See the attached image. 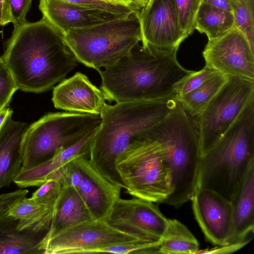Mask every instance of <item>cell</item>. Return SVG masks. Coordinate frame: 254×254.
I'll return each mask as SVG.
<instances>
[{
	"instance_id": "e575fe53",
	"label": "cell",
	"mask_w": 254,
	"mask_h": 254,
	"mask_svg": "<svg viewBox=\"0 0 254 254\" xmlns=\"http://www.w3.org/2000/svg\"><path fill=\"white\" fill-rule=\"evenodd\" d=\"M13 23L7 0H0V25Z\"/></svg>"
},
{
	"instance_id": "44dd1931",
	"label": "cell",
	"mask_w": 254,
	"mask_h": 254,
	"mask_svg": "<svg viewBox=\"0 0 254 254\" xmlns=\"http://www.w3.org/2000/svg\"><path fill=\"white\" fill-rule=\"evenodd\" d=\"M63 185V188L55 203L50 228L42 241L50 238L72 225L95 219L75 189L69 185Z\"/></svg>"
},
{
	"instance_id": "5bb4252c",
	"label": "cell",
	"mask_w": 254,
	"mask_h": 254,
	"mask_svg": "<svg viewBox=\"0 0 254 254\" xmlns=\"http://www.w3.org/2000/svg\"><path fill=\"white\" fill-rule=\"evenodd\" d=\"M142 45L179 48L187 38L181 29L174 0H149L138 15Z\"/></svg>"
},
{
	"instance_id": "8d00e7d4",
	"label": "cell",
	"mask_w": 254,
	"mask_h": 254,
	"mask_svg": "<svg viewBox=\"0 0 254 254\" xmlns=\"http://www.w3.org/2000/svg\"><path fill=\"white\" fill-rule=\"evenodd\" d=\"M13 111L9 108H5L0 111V128L9 115L12 114Z\"/></svg>"
},
{
	"instance_id": "6da1fadb",
	"label": "cell",
	"mask_w": 254,
	"mask_h": 254,
	"mask_svg": "<svg viewBox=\"0 0 254 254\" xmlns=\"http://www.w3.org/2000/svg\"><path fill=\"white\" fill-rule=\"evenodd\" d=\"M0 58L18 89L36 93L50 90L78 65L63 35L43 17L14 28Z\"/></svg>"
},
{
	"instance_id": "2e32d148",
	"label": "cell",
	"mask_w": 254,
	"mask_h": 254,
	"mask_svg": "<svg viewBox=\"0 0 254 254\" xmlns=\"http://www.w3.org/2000/svg\"><path fill=\"white\" fill-rule=\"evenodd\" d=\"M39 8L43 17L63 35L133 15L111 13L63 0H40Z\"/></svg>"
},
{
	"instance_id": "e0dca14e",
	"label": "cell",
	"mask_w": 254,
	"mask_h": 254,
	"mask_svg": "<svg viewBox=\"0 0 254 254\" xmlns=\"http://www.w3.org/2000/svg\"><path fill=\"white\" fill-rule=\"evenodd\" d=\"M52 100L57 109L99 116L107 104L102 91L80 72L54 87Z\"/></svg>"
},
{
	"instance_id": "3957f363",
	"label": "cell",
	"mask_w": 254,
	"mask_h": 254,
	"mask_svg": "<svg viewBox=\"0 0 254 254\" xmlns=\"http://www.w3.org/2000/svg\"><path fill=\"white\" fill-rule=\"evenodd\" d=\"M177 101L173 97L107 104L90 150L93 166L111 183L125 189L116 169L117 156L132 142L147 138L151 129L171 112Z\"/></svg>"
},
{
	"instance_id": "74e56055",
	"label": "cell",
	"mask_w": 254,
	"mask_h": 254,
	"mask_svg": "<svg viewBox=\"0 0 254 254\" xmlns=\"http://www.w3.org/2000/svg\"><path fill=\"white\" fill-rule=\"evenodd\" d=\"M130 4L135 8L140 10L144 7L149 0H128Z\"/></svg>"
},
{
	"instance_id": "4dcf8cb0",
	"label": "cell",
	"mask_w": 254,
	"mask_h": 254,
	"mask_svg": "<svg viewBox=\"0 0 254 254\" xmlns=\"http://www.w3.org/2000/svg\"><path fill=\"white\" fill-rule=\"evenodd\" d=\"M18 87L9 68L0 57V111L6 108Z\"/></svg>"
},
{
	"instance_id": "603a6c76",
	"label": "cell",
	"mask_w": 254,
	"mask_h": 254,
	"mask_svg": "<svg viewBox=\"0 0 254 254\" xmlns=\"http://www.w3.org/2000/svg\"><path fill=\"white\" fill-rule=\"evenodd\" d=\"M55 206V204L40 203L25 197L10 208L8 215L18 220L17 228L20 231L47 232L50 226Z\"/></svg>"
},
{
	"instance_id": "f546056e",
	"label": "cell",
	"mask_w": 254,
	"mask_h": 254,
	"mask_svg": "<svg viewBox=\"0 0 254 254\" xmlns=\"http://www.w3.org/2000/svg\"><path fill=\"white\" fill-rule=\"evenodd\" d=\"M63 183L58 178L48 180L32 193V200L45 204L54 205L63 188Z\"/></svg>"
},
{
	"instance_id": "d6a6232c",
	"label": "cell",
	"mask_w": 254,
	"mask_h": 254,
	"mask_svg": "<svg viewBox=\"0 0 254 254\" xmlns=\"http://www.w3.org/2000/svg\"><path fill=\"white\" fill-rule=\"evenodd\" d=\"M216 72L205 65L200 70L194 71L182 83L177 91L176 96H183L193 90Z\"/></svg>"
},
{
	"instance_id": "30bf717a",
	"label": "cell",
	"mask_w": 254,
	"mask_h": 254,
	"mask_svg": "<svg viewBox=\"0 0 254 254\" xmlns=\"http://www.w3.org/2000/svg\"><path fill=\"white\" fill-rule=\"evenodd\" d=\"M56 172L63 184L71 186L78 192L94 219L107 221L120 198L121 187L103 176L84 155L69 161Z\"/></svg>"
},
{
	"instance_id": "ac0fdd59",
	"label": "cell",
	"mask_w": 254,
	"mask_h": 254,
	"mask_svg": "<svg viewBox=\"0 0 254 254\" xmlns=\"http://www.w3.org/2000/svg\"><path fill=\"white\" fill-rule=\"evenodd\" d=\"M230 201L233 221L228 244L245 246L254 230V162L234 189Z\"/></svg>"
},
{
	"instance_id": "ba28073f",
	"label": "cell",
	"mask_w": 254,
	"mask_h": 254,
	"mask_svg": "<svg viewBox=\"0 0 254 254\" xmlns=\"http://www.w3.org/2000/svg\"><path fill=\"white\" fill-rule=\"evenodd\" d=\"M101 122L100 116L89 114L69 112L44 115L28 127L23 135L21 170L49 160L60 150L72 145L98 128Z\"/></svg>"
},
{
	"instance_id": "277c9868",
	"label": "cell",
	"mask_w": 254,
	"mask_h": 254,
	"mask_svg": "<svg viewBox=\"0 0 254 254\" xmlns=\"http://www.w3.org/2000/svg\"><path fill=\"white\" fill-rule=\"evenodd\" d=\"M254 162V98L212 148L201 157L198 188L228 200Z\"/></svg>"
},
{
	"instance_id": "d4e9b609",
	"label": "cell",
	"mask_w": 254,
	"mask_h": 254,
	"mask_svg": "<svg viewBox=\"0 0 254 254\" xmlns=\"http://www.w3.org/2000/svg\"><path fill=\"white\" fill-rule=\"evenodd\" d=\"M199 244L188 228L176 219H168L159 240L158 254H195Z\"/></svg>"
},
{
	"instance_id": "f1b7e54d",
	"label": "cell",
	"mask_w": 254,
	"mask_h": 254,
	"mask_svg": "<svg viewBox=\"0 0 254 254\" xmlns=\"http://www.w3.org/2000/svg\"><path fill=\"white\" fill-rule=\"evenodd\" d=\"M159 241L155 242H134L112 245L88 251L86 254L111 253L127 254H158Z\"/></svg>"
},
{
	"instance_id": "7c38bea8",
	"label": "cell",
	"mask_w": 254,
	"mask_h": 254,
	"mask_svg": "<svg viewBox=\"0 0 254 254\" xmlns=\"http://www.w3.org/2000/svg\"><path fill=\"white\" fill-rule=\"evenodd\" d=\"M202 55L205 65L214 70L254 82V50L244 33L236 27L208 40Z\"/></svg>"
},
{
	"instance_id": "5b68a950",
	"label": "cell",
	"mask_w": 254,
	"mask_h": 254,
	"mask_svg": "<svg viewBox=\"0 0 254 254\" xmlns=\"http://www.w3.org/2000/svg\"><path fill=\"white\" fill-rule=\"evenodd\" d=\"M147 137L163 145L172 171L174 190L163 203L179 207L190 200L198 188L201 155L196 127L178 101Z\"/></svg>"
},
{
	"instance_id": "4316f807",
	"label": "cell",
	"mask_w": 254,
	"mask_h": 254,
	"mask_svg": "<svg viewBox=\"0 0 254 254\" xmlns=\"http://www.w3.org/2000/svg\"><path fill=\"white\" fill-rule=\"evenodd\" d=\"M235 26L241 31L254 50V0H229Z\"/></svg>"
},
{
	"instance_id": "d6986e66",
	"label": "cell",
	"mask_w": 254,
	"mask_h": 254,
	"mask_svg": "<svg viewBox=\"0 0 254 254\" xmlns=\"http://www.w3.org/2000/svg\"><path fill=\"white\" fill-rule=\"evenodd\" d=\"M12 115L0 128V189L9 187L22 169L20 145L27 125L13 121Z\"/></svg>"
},
{
	"instance_id": "9a60e30c",
	"label": "cell",
	"mask_w": 254,
	"mask_h": 254,
	"mask_svg": "<svg viewBox=\"0 0 254 254\" xmlns=\"http://www.w3.org/2000/svg\"><path fill=\"white\" fill-rule=\"evenodd\" d=\"M190 200L195 219L206 239L218 246L227 244L233 221L231 201L204 188H198Z\"/></svg>"
},
{
	"instance_id": "d590c367",
	"label": "cell",
	"mask_w": 254,
	"mask_h": 254,
	"mask_svg": "<svg viewBox=\"0 0 254 254\" xmlns=\"http://www.w3.org/2000/svg\"><path fill=\"white\" fill-rule=\"evenodd\" d=\"M202 2L209 4L227 11L232 12L229 0H202Z\"/></svg>"
},
{
	"instance_id": "836d02e7",
	"label": "cell",
	"mask_w": 254,
	"mask_h": 254,
	"mask_svg": "<svg viewBox=\"0 0 254 254\" xmlns=\"http://www.w3.org/2000/svg\"><path fill=\"white\" fill-rule=\"evenodd\" d=\"M33 0H7L14 28L25 23Z\"/></svg>"
},
{
	"instance_id": "83f0119b",
	"label": "cell",
	"mask_w": 254,
	"mask_h": 254,
	"mask_svg": "<svg viewBox=\"0 0 254 254\" xmlns=\"http://www.w3.org/2000/svg\"><path fill=\"white\" fill-rule=\"evenodd\" d=\"M182 30L188 37L195 29L196 17L202 0H174Z\"/></svg>"
},
{
	"instance_id": "8fae6325",
	"label": "cell",
	"mask_w": 254,
	"mask_h": 254,
	"mask_svg": "<svg viewBox=\"0 0 254 254\" xmlns=\"http://www.w3.org/2000/svg\"><path fill=\"white\" fill-rule=\"evenodd\" d=\"M134 242H155L121 230L106 220L92 219L72 225L42 240L39 249L43 254H86L94 249Z\"/></svg>"
},
{
	"instance_id": "1f68e13d",
	"label": "cell",
	"mask_w": 254,
	"mask_h": 254,
	"mask_svg": "<svg viewBox=\"0 0 254 254\" xmlns=\"http://www.w3.org/2000/svg\"><path fill=\"white\" fill-rule=\"evenodd\" d=\"M80 5L98 9L113 13L133 14L138 10L132 6L123 5L109 0H63Z\"/></svg>"
},
{
	"instance_id": "7402d4cb",
	"label": "cell",
	"mask_w": 254,
	"mask_h": 254,
	"mask_svg": "<svg viewBox=\"0 0 254 254\" xmlns=\"http://www.w3.org/2000/svg\"><path fill=\"white\" fill-rule=\"evenodd\" d=\"M18 224L12 216L0 218V254H43L39 247L46 232L20 231Z\"/></svg>"
},
{
	"instance_id": "8992f818",
	"label": "cell",
	"mask_w": 254,
	"mask_h": 254,
	"mask_svg": "<svg viewBox=\"0 0 254 254\" xmlns=\"http://www.w3.org/2000/svg\"><path fill=\"white\" fill-rule=\"evenodd\" d=\"M115 166L126 192L133 197L163 203L173 192L165 149L158 140L132 142L117 156Z\"/></svg>"
},
{
	"instance_id": "52a82bcc",
	"label": "cell",
	"mask_w": 254,
	"mask_h": 254,
	"mask_svg": "<svg viewBox=\"0 0 254 254\" xmlns=\"http://www.w3.org/2000/svg\"><path fill=\"white\" fill-rule=\"evenodd\" d=\"M138 13L70 31L64 40L78 62L98 71L127 56L141 41Z\"/></svg>"
},
{
	"instance_id": "9c48e42d",
	"label": "cell",
	"mask_w": 254,
	"mask_h": 254,
	"mask_svg": "<svg viewBox=\"0 0 254 254\" xmlns=\"http://www.w3.org/2000/svg\"><path fill=\"white\" fill-rule=\"evenodd\" d=\"M254 98V82L232 76L197 116L201 157L228 129L249 101Z\"/></svg>"
},
{
	"instance_id": "f35d334b",
	"label": "cell",
	"mask_w": 254,
	"mask_h": 254,
	"mask_svg": "<svg viewBox=\"0 0 254 254\" xmlns=\"http://www.w3.org/2000/svg\"><path fill=\"white\" fill-rule=\"evenodd\" d=\"M109 0L118 3H120V4H123V5L129 6H132L130 4L128 0ZM132 7H133V6H132Z\"/></svg>"
},
{
	"instance_id": "ffe728a7",
	"label": "cell",
	"mask_w": 254,
	"mask_h": 254,
	"mask_svg": "<svg viewBox=\"0 0 254 254\" xmlns=\"http://www.w3.org/2000/svg\"><path fill=\"white\" fill-rule=\"evenodd\" d=\"M97 130H94L72 145L60 150L53 157L41 164L29 169L21 170L13 183L21 189L39 187L69 161L79 155L89 157Z\"/></svg>"
},
{
	"instance_id": "cb8c5ba5",
	"label": "cell",
	"mask_w": 254,
	"mask_h": 254,
	"mask_svg": "<svg viewBox=\"0 0 254 254\" xmlns=\"http://www.w3.org/2000/svg\"><path fill=\"white\" fill-rule=\"evenodd\" d=\"M234 27L232 12L209 4L201 3L196 17L195 29L204 33L208 40L219 37Z\"/></svg>"
},
{
	"instance_id": "484cf974",
	"label": "cell",
	"mask_w": 254,
	"mask_h": 254,
	"mask_svg": "<svg viewBox=\"0 0 254 254\" xmlns=\"http://www.w3.org/2000/svg\"><path fill=\"white\" fill-rule=\"evenodd\" d=\"M228 79V75L216 72L197 88L183 96H176V98L189 116H197Z\"/></svg>"
},
{
	"instance_id": "7a4b0ae2",
	"label": "cell",
	"mask_w": 254,
	"mask_h": 254,
	"mask_svg": "<svg viewBox=\"0 0 254 254\" xmlns=\"http://www.w3.org/2000/svg\"><path fill=\"white\" fill-rule=\"evenodd\" d=\"M178 49L138 43L127 56L98 70L106 100L118 103L176 97L182 83L194 72L178 62Z\"/></svg>"
},
{
	"instance_id": "4fadbf2b",
	"label": "cell",
	"mask_w": 254,
	"mask_h": 254,
	"mask_svg": "<svg viewBox=\"0 0 254 254\" xmlns=\"http://www.w3.org/2000/svg\"><path fill=\"white\" fill-rule=\"evenodd\" d=\"M168 219L153 202L134 197L118 199L107 221L121 230L157 242L164 233Z\"/></svg>"
}]
</instances>
